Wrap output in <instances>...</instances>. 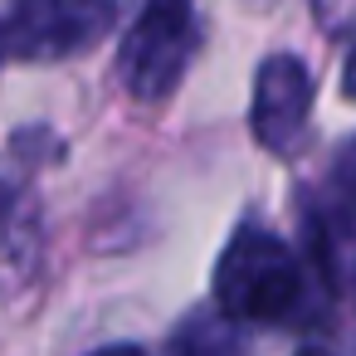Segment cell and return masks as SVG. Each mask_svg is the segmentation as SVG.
Returning <instances> with one entry per match:
<instances>
[{
    "mask_svg": "<svg viewBox=\"0 0 356 356\" xmlns=\"http://www.w3.org/2000/svg\"><path fill=\"white\" fill-rule=\"evenodd\" d=\"M312 307V278L307 264L293 254L288 239H278L264 225L234 229L215 264V312H225L234 327H283L298 322Z\"/></svg>",
    "mask_w": 356,
    "mask_h": 356,
    "instance_id": "cell-1",
    "label": "cell"
},
{
    "mask_svg": "<svg viewBox=\"0 0 356 356\" xmlns=\"http://www.w3.org/2000/svg\"><path fill=\"white\" fill-rule=\"evenodd\" d=\"M195 44H200V25H195L191 0H147L118 49L122 88L142 103H161L186 79Z\"/></svg>",
    "mask_w": 356,
    "mask_h": 356,
    "instance_id": "cell-2",
    "label": "cell"
},
{
    "mask_svg": "<svg viewBox=\"0 0 356 356\" xmlns=\"http://www.w3.org/2000/svg\"><path fill=\"white\" fill-rule=\"evenodd\" d=\"M118 25L113 0H15L6 20V49L30 64H59L103 44Z\"/></svg>",
    "mask_w": 356,
    "mask_h": 356,
    "instance_id": "cell-3",
    "label": "cell"
},
{
    "mask_svg": "<svg viewBox=\"0 0 356 356\" xmlns=\"http://www.w3.org/2000/svg\"><path fill=\"white\" fill-rule=\"evenodd\" d=\"M312 74L298 54H268L254 74V103H249V127L254 142L264 152L293 156L307 137V118H312Z\"/></svg>",
    "mask_w": 356,
    "mask_h": 356,
    "instance_id": "cell-4",
    "label": "cell"
},
{
    "mask_svg": "<svg viewBox=\"0 0 356 356\" xmlns=\"http://www.w3.org/2000/svg\"><path fill=\"white\" fill-rule=\"evenodd\" d=\"M166 356H244V337L225 312H191L176 332Z\"/></svg>",
    "mask_w": 356,
    "mask_h": 356,
    "instance_id": "cell-5",
    "label": "cell"
},
{
    "mask_svg": "<svg viewBox=\"0 0 356 356\" xmlns=\"http://www.w3.org/2000/svg\"><path fill=\"white\" fill-rule=\"evenodd\" d=\"M327 210L356 229V137L341 142V152L332 156V176H327Z\"/></svg>",
    "mask_w": 356,
    "mask_h": 356,
    "instance_id": "cell-6",
    "label": "cell"
},
{
    "mask_svg": "<svg viewBox=\"0 0 356 356\" xmlns=\"http://www.w3.org/2000/svg\"><path fill=\"white\" fill-rule=\"evenodd\" d=\"M341 93H346V98L356 103V49L346 54V69H341Z\"/></svg>",
    "mask_w": 356,
    "mask_h": 356,
    "instance_id": "cell-7",
    "label": "cell"
},
{
    "mask_svg": "<svg viewBox=\"0 0 356 356\" xmlns=\"http://www.w3.org/2000/svg\"><path fill=\"white\" fill-rule=\"evenodd\" d=\"M93 356H147L142 346H127V341H118V346H103V351H93Z\"/></svg>",
    "mask_w": 356,
    "mask_h": 356,
    "instance_id": "cell-8",
    "label": "cell"
},
{
    "mask_svg": "<svg viewBox=\"0 0 356 356\" xmlns=\"http://www.w3.org/2000/svg\"><path fill=\"white\" fill-rule=\"evenodd\" d=\"M298 356H332V351H322V346H302Z\"/></svg>",
    "mask_w": 356,
    "mask_h": 356,
    "instance_id": "cell-9",
    "label": "cell"
},
{
    "mask_svg": "<svg viewBox=\"0 0 356 356\" xmlns=\"http://www.w3.org/2000/svg\"><path fill=\"white\" fill-rule=\"evenodd\" d=\"M6 54H10V49H6V25H0V64H6Z\"/></svg>",
    "mask_w": 356,
    "mask_h": 356,
    "instance_id": "cell-10",
    "label": "cell"
},
{
    "mask_svg": "<svg viewBox=\"0 0 356 356\" xmlns=\"http://www.w3.org/2000/svg\"><path fill=\"white\" fill-rule=\"evenodd\" d=\"M0 220H6V191H0Z\"/></svg>",
    "mask_w": 356,
    "mask_h": 356,
    "instance_id": "cell-11",
    "label": "cell"
}]
</instances>
